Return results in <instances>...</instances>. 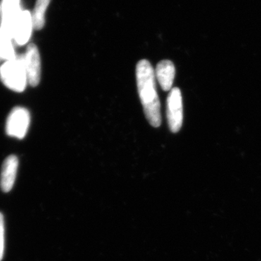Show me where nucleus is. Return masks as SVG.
Here are the masks:
<instances>
[{"instance_id": "nucleus-12", "label": "nucleus", "mask_w": 261, "mask_h": 261, "mask_svg": "<svg viewBox=\"0 0 261 261\" xmlns=\"http://www.w3.org/2000/svg\"><path fill=\"white\" fill-rule=\"evenodd\" d=\"M4 217H3V215L0 213V261L3 260V255H4Z\"/></svg>"}, {"instance_id": "nucleus-10", "label": "nucleus", "mask_w": 261, "mask_h": 261, "mask_svg": "<svg viewBox=\"0 0 261 261\" xmlns=\"http://www.w3.org/2000/svg\"><path fill=\"white\" fill-rule=\"evenodd\" d=\"M14 44L11 38L0 27V60L7 61L14 59L17 56Z\"/></svg>"}, {"instance_id": "nucleus-7", "label": "nucleus", "mask_w": 261, "mask_h": 261, "mask_svg": "<svg viewBox=\"0 0 261 261\" xmlns=\"http://www.w3.org/2000/svg\"><path fill=\"white\" fill-rule=\"evenodd\" d=\"M0 8V27L11 38L13 25L23 10L20 0H2Z\"/></svg>"}, {"instance_id": "nucleus-9", "label": "nucleus", "mask_w": 261, "mask_h": 261, "mask_svg": "<svg viewBox=\"0 0 261 261\" xmlns=\"http://www.w3.org/2000/svg\"><path fill=\"white\" fill-rule=\"evenodd\" d=\"M154 73L161 88L164 91L171 90L176 73L172 62L167 60L160 62L156 67Z\"/></svg>"}, {"instance_id": "nucleus-11", "label": "nucleus", "mask_w": 261, "mask_h": 261, "mask_svg": "<svg viewBox=\"0 0 261 261\" xmlns=\"http://www.w3.org/2000/svg\"><path fill=\"white\" fill-rule=\"evenodd\" d=\"M51 0H37L32 13L34 29L41 30L45 24V13Z\"/></svg>"}, {"instance_id": "nucleus-6", "label": "nucleus", "mask_w": 261, "mask_h": 261, "mask_svg": "<svg viewBox=\"0 0 261 261\" xmlns=\"http://www.w3.org/2000/svg\"><path fill=\"white\" fill-rule=\"evenodd\" d=\"M33 29L32 13L29 10H22L13 25L10 37L16 45H25L32 37Z\"/></svg>"}, {"instance_id": "nucleus-5", "label": "nucleus", "mask_w": 261, "mask_h": 261, "mask_svg": "<svg viewBox=\"0 0 261 261\" xmlns=\"http://www.w3.org/2000/svg\"><path fill=\"white\" fill-rule=\"evenodd\" d=\"M24 65L27 71L28 83L37 87L41 79V58L39 49L34 44H29L23 54Z\"/></svg>"}, {"instance_id": "nucleus-8", "label": "nucleus", "mask_w": 261, "mask_h": 261, "mask_svg": "<svg viewBox=\"0 0 261 261\" xmlns=\"http://www.w3.org/2000/svg\"><path fill=\"white\" fill-rule=\"evenodd\" d=\"M18 168V159L15 155L8 156L2 168L1 188L4 192H10L14 185Z\"/></svg>"}, {"instance_id": "nucleus-3", "label": "nucleus", "mask_w": 261, "mask_h": 261, "mask_svg": "<svg viewBox=\"0 0 261 261\" xmlns=\"http://www.w3.org/2000/svg\"><path fill=\"white\" fill-rule=\"evenodd\" d=\"M30 125V113L22 107L13 108L6 121V133L10 137L22 140L27 135Z\"/></svg>"}, {"instance_id": "nucleus-1", "label": "nucleus", "mask_w": 261, "mask_h": 261, "mask_svg": "<svg viewBox=\"0 0 261 261\" xmlns=\"http://www.w3.org/2000/svg\"><path fill=\"white\" fill-rule=\"evenodd\" d=\"M137 89L146 118L152 126L161 124V102L156 89L155 73L150 63L142 60L136 68Z\"/></svg>"}, {"instance_id": "nucleus-4", "label": "nucleus", "mask_w": 261, "mask_h": 261, "mask_svg": "<svg viewBox=\"0 0 261 261\" xmlns=\"http://www.w3.org/2000/svg\"><path fill=\"white\" fill-rule=\"evenodd\" d=\"M183 102L181 92L177 87L171 89L167 99V118L170 130L177 133L183 123Z\"/></svg>"}, {"instance_id": "nucleus-2", "label": "nucleus", "mask_w": 261, "mask_h": 261, "mask_svg": "<svg viewBox=\"0 0 261 261\" xmlns=\"http://www.w3.org/2000/svg\"><path fill=\"white\" fill-rule=\"evenodd\" d=\"M0 80L5 87L15 92H22L28 84L24 65L23 55H18L14 59L5 61L0 67Z\"/></svg>"}]
</instances>
